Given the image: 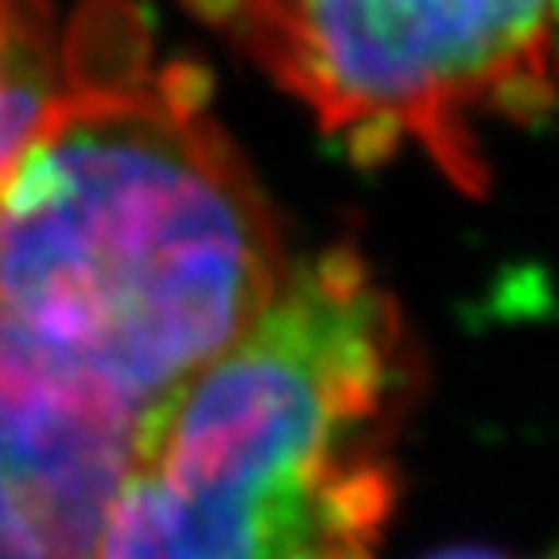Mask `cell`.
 Returning a JSON list of instances; mask_svg holds the SVG:
<instances>
[{"instance_id":"obj_8","label":"cell","mask_w":559,"mask_h":559,"mask_svg":"<svg viewBox=\"0 0 559 559\" xmlns=\"http://www.w3.org/2000/svg\"><path fill=\"white\" fill-rule=\"evenodd\" d=\"M556 559H559V551H556Z\"/></svg>"},{"instance_id":"obj_3","label":"cell","mask_w":559,"mask_h":559,"mask_svg":"<svg viewBox=\"0 0 559 559\" xmlns=\"http://www.w3.org/2000/svg\"><path fill=\"white\" fill-rule=\"evenodd\" d=\"M358 164L419 148L486 191L481 121L559 114V0H206Z\"/></svg>"},{"instance_id":"obj_5","label":"cell","mask_w":559,"mask_h":559,"mask_svg":"<svg viewBox=\"0 0 559 559\" xmlns=\"http://www.w3.org/2000/svg\"><path fill=\"white\" fill-rule=\"evenodd\" d=\"M67 82V39L47 0H0V175Z\"/></svg>"},{"instance_id":"obj_1","label":"cell","mask_w":559,"mask_h":559,"mask_svg":"<svg viewBox=\"0 0 559 559\" xmlns=\"http://www.w3.org/2000/svg\"><path fill=\"white\" fill-rule=\"evenodd\" d=\"M288 272L210 82L152 62L121 0L67 35V82L0 175V311L148 412L253 323Z\"/></svg>"},{"instance_id":"obj_2","label":"cell","mask_w":559,"mask_h":559,"mask_svg":"<svg viewBox=\"0 0 559 559\" xmlns=\"http://www.w3.org/2000/svg\"><path fill=\"white\" fill-rule=\"evenodd\" d=\"M419 361L358 249L288 264L264 311L140 419L94 559H377Z\"/></svg>"},{"instance_id":"obj_4","label":"cell","mask_w":559,"mask_h":559,"mask_svg":"<svg viewBox=\"0 0 559 559\" xmlns=\"http://www.w3.org/2000/svg\"><path fill=\"white\" fill-rule=\"evenodd\" d=\"M140 419L0 311V559H94Z\"/></svg>"},{"instance_id":"obj_7","label":"cell","mask_w":559,"mask_h":559,"mask_svg":"<svg viewBox=\"0 0 559 559\" xmlns=\"http://www.w3.org/2000/svg\"><path fill=\"white\" fill-rule=\"evenodd\" d=\"M187 4H191V9H194V12H199V9H202V4H206V0H187Z\"/></svg>"},{"instance_id":"obj_6","label":"cell","mask_w":559,"mask_h":559,"mask_svg":"<svg viewBox=\"0 0 559 559\" xmlns=\"http://www.w3.org/2000/svg\"><path fill=\"white\" fill-rule=\"evenodd\" d=\"M428 559H506V556H498V551H489V548H447Z\"/></svg>"}]
</instances>
